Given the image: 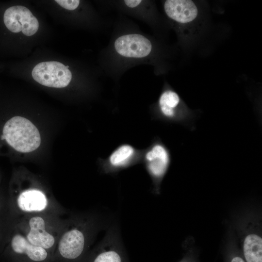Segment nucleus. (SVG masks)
Returning <instances> with one entry per match:
<instances>
[{"instance_id":"obj_15","label":"nucleus","mask_w":262,"mask_h":262,"mask_svg":"<svg viewBox=\"0 0 262 262\" xmlns=\"http://www.w3.org/2000/svg\"><path fill=\"white\" fill-rule=\"evenodd\" d=\"M231 262H245V261L242 258L236 256L231 259Z\"/></svg>"},{"instance_id":"obj_7","label":"nucleus","mask_w":262,"mask_h":262,"mask_svg":"<svg viewBox=\"0 0 262 262\" xmlns=\"http://www.w3.org/2000/svg\"><path fill=\"white\" fill-rule=\"evenodd\" d=\"M116 51L127 57L142 58L147 56L151 50L150 41L139 34H129L119 37L115 42Z\"/></svg>"},{"instance_id":"obj_9","label":"nucleus","mask_w":262,"mask_h":262,"mask_svg":"<svg viewBox=\"0 0 262 262\" xmlns=\"http://www.w3.org/2000/svg\"><path fill=\"white\" fill-rule=\"evenodd\" d=\"M147 169L155 179L161 178L165 172L169 158L166 149L161 145H156L146 154Z\"/></svg>"},{"instance_id":"obj_6","label":"nucleus","mask_w":262,"mask_h":262,"mask_svg":"<svg viewBox=\"0 0 262 262\" xmlns=\"http://www.w3.org/2000/svg\"><path fill=\"white\" fill-rule=\"evenodd\" d=\"M2 22L7 30L13 33L22 31L26 36L35 34L39 28L37 18L26 7L15 5L7 8L2 15Z\"/></svg>"},{"instance_id":"obj_5","label":"nucleus","mask_w":262,"mask_h":262,"mask_svg":"<svg viewBox=\"0 0 262 262\" xmlns=\"http://www.w3.org/2000/svg\"><path fill=\"white\" fill-rule=\"evenodd\" d=\"M33 79L45 86L63 88L70 83L72 74L64 64L56 61L43 62L37 64L32 73Z\"/></svg>"},{"instance_id":"obj_1","label":"nucleus","mask_w":262,"mask_h":262,"mask_svg":"<svg viewBox=\"0 0 262 262\" xmlns=\"http://www.w3.org/2000/svg\"><path fill=\"white\" fill-rule=\"evenodd\" d=\"M103 225L100 216L96 213L69 216L56 245L52 262H78L90 249Z\"/></svg>"},{"instance_id":"obj_8","label":"nucleus","mask_w":262,"mask_h":262,"mask_svg":"<svg viewBox=\"0 0 262 262\" xmlns=\"http://www.w3.org/2000/svg\"><path fill=\"white\" fill-rule=\"evenodd\" d=\"M164 9L168 17L180 23H187L192 21L198 14V10L196 4L190 0H166Z\"/></svg>"},{"instance_id":"obj_11","label":"nucleus","mask_w":262,"mask_h":262,"mask_svg":"<svg viewBox=\"0 0 262 262\" xmlns=\"http://www.w3.org/2000/svg\"><path fill=\"white\" fill-rule=\"evenodd\" d=\"M180 100L176 92L170 90L164 92L159 99L160 108L163 114L168 117L174 116Z\"/></svg>"},{"instance_id":"obj_12","label":"nucleus","mask_w":262,"mask_h":262,"mask_svg":"<svg viewBox=\"0 0 262 262\" xmlns=\"http://www.w3.org/2000/svg\"><path fill=\"white\" fill-rule=\"evenodd\" d=\"M134 153L133 148L124 145L119 147L110 156L109 162L114 167H122L127 165Z\"/></svg>"},{"instance_id":"obj_3","label":"nucleus","mask_w":262,"mask_h":262,"mask_svg":"<svg viewBox=\"0 0 262 262\" xmlns=\"http://www.w3.org/2000/svg\"><path fill=\"white\" fill-rule=\"evenodd\" d=\"M77 262H130L118 225L111 226L101 241Z\"/></svg>"},{"instance_id":"obj_14","label":"nucleus","mask_w":262,"mask_h":262,"mask_svg":"<svg viewBox=\"0 0 262 262\" xmlns=\"http://www.w3.org/2000/svg\"><path fill=\"white\" fill-rule=\"evenodd\" d=\"M141 0H124L126 5L127 6L131 8H133L138 6L141 2Z\"/></svg>"},{"instance_id":"obj_2","label":"nucleus","mask_w":262,"mask_h":262,"mask_svg":"<svg viewBox=\"0 0 262 262\" xmlns=\"http://www.w3.org/2000/svg\"><path fill=\"white\" fill-rule=\"evenodd\" d=\"M66 213L43 212L20 216L16 227L32 244L52 255L68 217Z\"/></svg>"},{"instance_id":"obj_13","label":"nucleus","mask_w":262,"mask_h":262,"mask_svg":"<svg viewBox=\"0 0 262 262\" xmlns=\"http://www.w3.org/2000/svg\"><path fill=\"white\" fill-rule=\"evenodd\" d=\"M55 1L61 7L69 10H75L80 4L78 0H56Z\"/></svg>"},{"instance_id":"obj_4","label":"nucleus","mask_w":262,"mask_h":262,"mask_svg":"<svg viewBox=\"0 0 262 262\" xmlns=\"http://www.w3.org/2000/svg\"><path fill=\"white\" fill-rule=\"evenodd\" d=\"M10 248L12 262H52V255L31 244L17 227L11 237Z\"/></svg>"},{"instance_id":"obj_10","label":"nucleus","mask_w":262,"mask_h":262,"mask_svg":"<svg viewBox=\"0 0 262 262\" xmlns=\"http://www.w3.org/2000/svg\"><path fill=\"white\" fill-rule=\"evenodd\" d=\"M243 249L246 262H262V239L255 234L247 235L243 242Z\"/></svg>"}]
</instances>
